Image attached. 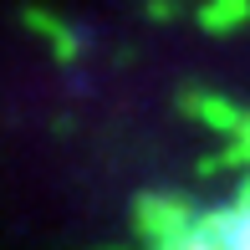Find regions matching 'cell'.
<instances>
[{"label":"cell","instance_id":"cell-1","mask_svg":"<svg viewBox=\"0 0 250 250\" xmlns=\"http://www.w3.org/2000/svg\"><path fill=\"white\" fill-rule=\"evenodd\" d=\"M204 225H209V235L220 240V250H250V204L220 214V220H204Z\"/></svg>","mask_w":250,"mask_h":250}]
</instances>
